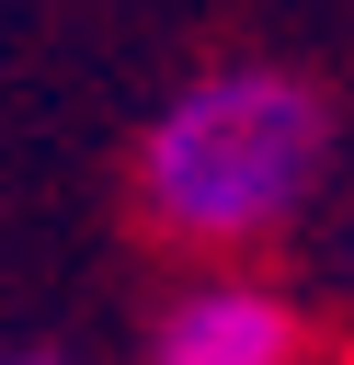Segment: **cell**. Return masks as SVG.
Instances as JSON below:
<instances>
[{
    "instance_id": "cell-2",
    "label": "cell",
    "mask_w": 354,
    "mask_h": 365,
    "mask_svg": "<svg viewBox=\"0 0 354 365\" xmlns=\"http://www.w3.org/2000/svg\"><path fill=\"white\" fill-rule=\"evenodd\" d=\"M148 365H308V319L263 274H206V285H183L160 308Z\"/></svg>"
},
{
    "instance_id": "cell-3",
    "label": "cell",
    "mask_w": 354,
    "mask_h": 365,
    "mask_svg": "<svg viewBox=\"0 0 354 365\" xmlns=\"http://www.w3.org/2000/svg\"><path fill=\"white\" fill-rule=\"evenodd\" d=\"M23 365H57V354H23Z\"/></svg>"
},
{
    "instance_id": "cell-1",
    "label": "cell",
    "mask_w": 354,
    "mask_h": 365,
    "mask_svg": "<svg viewBox=\"0 0 354 365\" xmlns=\"http://www.w3.org/2000/svg\"><path fill=\"white\" fill-rule=\"evenodd\" d=\"M320 160H331V103L274 57H228L183 80L137 137V205L183 251H263L320 205Z\"/></svg>"
}]
</instances>
